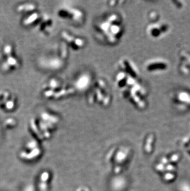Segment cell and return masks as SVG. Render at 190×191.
Here are the masks:
<instances>
[{
  "label": "cell",
  "mask_w": 190,
  "mask_h": 191,
  "mask_svg": "<svg viewBox=\"0 0 190 191\" xmlns=\"http://www.w3.org/2000/svg\"><path fill=\"white\" fill-rule=\"evenodd\" d=\"M36 9V6L33 4L27 3L24 5H20L17 7V11L20 13H28L32 12Z\"/></svg>",
  "instance_id": "obj_9"
},
{
  "label": "cell",
  "mask_w": 190,
  "mask_h": 191,
  "mask_svg": "<svg viewBox=\"0 0 190 191\" xmlns=\"http://www.w3.org/2000/svg\"><path fill=\"white\" fill-rule=\"evenodd\" d=\"M170 26L165 23H155L147 28L148 35L153 38H159L169 32Z\"/></svg>",
  "instance_id": "obj_2"
},
{
  "label": "cell",
  "mask_w": 190,
  "mask_h": 191,
  "mask_svg": "<svg viewBox=\"0 0 190 191\" xmlns=\"http://www.w3.org/2000/svg\"><path fill=\"white\" fill-rule=\"evenodd\" d=\"M58 16L61 19H70L75 23H80L83 21L84 14L78 9L62 8L58 11Z\"/></svg>",
  "instance_id": "obj_1"
},
{
  "label": "cell",
  "mask_w": 190,
  "mask_h": 191,
  "mask_svg": "<svg viewBox=\"0 0 190 191\" xmlns=\"http://www.w3.org/2000/svg\"><path fill=\"white\" fill-rule=\"evenodd\" d=\"M52 26V20L48 17L46 19H43L41 22V25L40 26V31H44L47 27H51Z\"/></svg>",
  "instance_id": "obj_11"
},
{
  "label": "cell",
  "mask_w": 190,
  "mask_h": 191,
  "mask_svg": "<svg viewBox=\"0 0 190 191\" xmlns=\"http://www.w3.org/2000/svg\"><path fill=\"white\" fill-rule=\"evenodd\" d=\"M5 57L6 59L2 66V68L3 70L8 72V71L16 69L19 66V60L16 56H14V54Z\"/></svg>",
  "instance_id": "obj_6"
},
{
  "label": "cell",
  "mask_w": 190,
  "mask_h": 191,
  "mask_svg": "<svg viewBox=\"0 0 190 191\" xmlns=\"http://www.w3.org/2000/svg\"><path fill=\"white\" fill-rule=\"evenodd\" d=\"M91 83V78L88 74H83L80 76L76 81V86L78 90H83L86 88Z\"/></svg>",
  "instance_id": "obj_8"
},
{
  "label": "cell",
  "mask_w": 190,
  "mask_h": 191,
  "mask_svg": "<svg viewBox=\"0 0 190 191\" xmlns=\"http://www.w3.org/2000/svg\"><path fill=\"white\" fill-rule=\"evenodd\" d=\"M38 19H39V14L37 13H33L31 16H30L27 18L25 19L24 21H23V23H24L26 26H28V25H30V23L35 22Z\"/></svg>",
  "instance_id": "obj_10"
},
{
  "label": "cell",
  "mask_w": 190,
  "mask_h": 191,
  "mask_svg": "<svg viewBox=\"0 0 190 191\" xmlns=\"http://www.w3.org/2000/svg\"><path fill=\"white\" fill-rule=\"evenodd\" d=\"M62 38L75 50L82 49V48L85 46V41L83 40V39L75 37L72 35H70L66 32H62Z\"/></svg>",
  "instance_id": "obj_4"
},
{
  "label": "cell",
  "mask_w": 190,
  "mask_h": 191,
  "mask_svg": "<svg viewBox=\"0 0 190 191\" xmlns=\"http://www.w3.org/2000/svg\"><path fill=\"white\" fill-rule=\"evenodd\" d=\"M169 67L168 63L164 59L156 58L147 62L145 65L146 69L148 72H157L166 70Z\"/></svg>",
  "instance_id": "obj_3"
},
{
  "label": "cell",
  "mask_w": 190,
  "mask_h": 191,
  "mask_svg": "<svg viewBox=\"0 0 190 191\" xmlns=\"http://www.w3.org/2000/svg\"><path fill=\"white\" fill-rule=\"evenodd\" d=\"M119 66L122 68L124 73L133 78H136L138 76V71L135 65L130 60L127 59H121L119 61Z\"/></svg>",
  "instance_id": "obj_5"
},
{
  "label": "cell",
  "mask_w": 190,
  "mask_h": 191,
  "mask_svg": "<svg viewBox=\"0 0 190 191\" xmlns=\"http://www.w3.org/2000/svg\"><path fill=\"white\" fill-rule=\"evenodd\" d=\"M175 101L178 105L190 106V93L185 91L178 92L175 96Z\"/></svg>",
  "instance_id": "obj_7"
}]
</instances>
